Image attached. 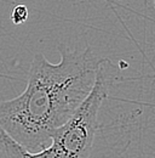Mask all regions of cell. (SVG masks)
<instances>
[{"instance_id":"obj_4","label":"cell","mask_w":155,"mask_h":158,"mask_svg":"<svg viewBox=\"0 0 155 158\" xmlns=\"http://www.w3.org/2000/svg\"><path fill=\"white\" fill-rule=\"evenodd\" d=\"M28 15H29V12H28V7L26 5H17L12 10L11 20L15 24H21L28 20Z\"/></svg>"},{"instance_id":"obj_1","label":"cell","mask_w":155,"mask_h":158,"mask_svg":"<svg viewBox=\"0 0 155 158\" xmlns=\"http://www.w3.org/2000/svg\"><path fill=\"white\" fill-rule=\"evenodd\" d=\"M58 51V63L35 54L24 91L15 99L0 101L1 129L30 152L51 145L52 134L90 94L103 59L90 46L72 50L59 44Z\"/></svg>"},{"instance_id":"obj_3","label":"cell","mask_w":155,"mask_h":158,"mask_svg":"<svg viewBox=\"0 0 155 158\" xmlns=\"http://www.w3.org/2000/svg\"><path fill=\"white\" fill-rule=\"evenodd\" d=\"M0 156L1 158H66V156L51 143L38 152H30L10 138L0 127Z\"/></svg>"},{"instance_id":"obj_5","label":"cell","mask_w":155,"mask_h":158,"mask_svg":"<svg viewBox=\"0 0 155 158\" xmlns=\"http://www.w3.org/2000/svg\"><path fill=\"white\" fill-rule=\"evenodd\" d=\"M154 9H155V0H154Z\"/></svg>"},{"instance_id":"obj_2","label":"cell","mask_w":155,"mask_h":158,"mask_svg":"<svg viewBox=\"0 0 155 158\" xmlns=\"http://www.w3.org/2000/svg\"><path fill=\"white\" fill-rule=\"evenodd\" d=\"M116 79V67L102 59L96 72L95 84L81 105L62 127L52 134L51 143L66 158H89L97 131L98 112Z\"/></svg>"}]
</instances>
